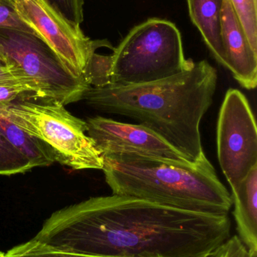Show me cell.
Masks as SVG:
<instances>
[{"mask_svg":"<svg viewBox=\"0 0 257 257\" xmlns=\"http://www.w3.org/2000/svg\"><path fill=\"white\" fill-rule=\"evenodd\" d=\"M6 257H106L88 256L53 250L41 243L31 239L19 244L5 253Z\"/></svg>","mask_w":257,"mask_h":257,"instance_id":"e0dca14e","label":"cell"},{"mask_svg":"<svg viewBox=\"0 0 257 257\" xmlns=\"http://www.w3.org/2000/svg\"><path fill=\"white\" fill-rule=\"evenodd\" d=\"M217 157L231 189L257 166L254 114L244 93L230 88L225 95L217 127Z\"/></svg>","mask_w":257,"mask_h":257,"instance_id":"52a82bcc","label":"cell"},{"mask_svg":"<svg viewBox=\"0 0 257 257\" xmlns=\"http://www.w3.org/2000/svg\"><path fill=\"white\" fill-rule=\"evenodd\" d=\"M56 13L66 20L76 30H81L84 20L83 6L84 0H42Z\"/></svg>","mask_w":257,"mask_h":257,"instance_id":"ac0fdd59","label":"cell"},{"mask_svg":"<svg viewBox=\"0 0 257 257\" xmlns=\"http://www.w3.org/2000/svg\"><path fill=\"white\" fill-rule=\"evenodd\" d=\"M85 122L88 136L102 157L138 156L181 166L199 164L190 161L156 133L139 123H122L101 116L89 117Z\"/></svg>","mask_w":257,"mask_h":257,"instance_id":"9c48e42d","label":"cell"},{"mask_svg":"<svg viewBox=\"0 0 257 257\" xmlns=\"http://www.w3.org/2000/svg\"><path fill=\"white\" fill-rule=\"evenodd\" d=\"M111 84L126 86L164 79L187 70L181 32L175 24L152 18L136 26L111 54Z\"/></svg>","mask_w":257,"mask_h":257,"instance_id":"277c9868","label":"cell"},{"mask_svg":"<svg viewBox=\"0 0 257 257\" xmlns=\"http://www.w3.org/2000/svg\"><path fill=\"white\" fill-rule=\"evenodd\" d=\"M0 28L35 33L20 17L17 10L16 0H0Z\"/></svg>","mask_w":257,"mask_h":257,"instance_id":"d6986e66","label":"cell"},{"mask_svg":"<svg viewBox=\"0 0 257 257\" xmlns=\"http://www.w3.org/2000/svg\"><path fill=\"white\" fill-rule=\"evenodd\" d=\"M253 257H257V256H253Z\"/></svg>","mask_w":257,"mask_h":257,"instance_id":"cb8c5ba5","label":"cell"},{"mask_svg":"<svg viewBox=\"0 0 257 257\" xmlns=\"http://www.w3.org/2000/svg\"><path fill=\"white\" fill-rule=\"evenodd\" d=\"M221 34L226 68L244 88H256L257 54L250 46L229 0H224L223 3Z\"/></svg>","mask_w":257,"mask_h":257,"instance_id":"30bf717a","label":"cell"},{"mask_svg":"<svg viewBox=\"0 0 257 257\" xmlns=\"http://www.w3.org/2000/svg\"><path fill=\"white\" fill-rule=\"evenodd\" d=\"M250 46L257 54V0H229Z\"/></svg>","mask_w":257,"mask_h":257,"instance_id":"9a60e30c","label":"cell"},{"mask_svg":"<svg viewBox=\"0 0 257 257\" xmlns=\"http://www.w3.org/2000/svg\"><path fill=\"white\" fill-rule=\"evenodd\" d=\"M22 81L18 79L15 76L9 63H8L7 60H6V57H4L3 53L0 51V82H12V81ZM22 82H24V81H22ZM24 84H26V83H24Z\"/></svg>","mask_w":257,"mask_h":257,"instance_id":"7402d4cb","label":"cell"},{"mask_svg":"<svg viewBox=\"0 0 257 257\" xmlns=\"http://www.w3.org/2000/svg\"><path fill=\"white\" fill-rule=\"evenodd\" d=\"M229 215L112 195L53 213L33 238L67 253L106 257H208L230 237Z\"/></svg>","mask_w":257,"mask_h":257,"instance_id":"6da1fadb","label":"cell"},{"mask_svg":"<svg viewBox=\"0 0 257 257\" xmlns=\"http://www.w3.org/2000/svg\"><path fill=\"white\" fill-rule=\"evenodd\" d=\"M218 75L207 60L154 82L89 87L82 99L97 111L130 117L153 131L194 163L208 160L200 126L211 106Z\"/></svg>","mask_w":257,"mask_h":257,"instance_id":"7a4b0ae2","label":"cell"},{"mask_svg":"<svg viewBox=\"0 0 257 257\" xmlns=\"http://www.w3.org/2000/svg\"><path fill=\"white\" fill-rule=\"evenodd\" d=\"M0 105L14 123L51 151L55 162L73 170H102L104 160L88 136L86 122L64 105L27 99Z\"/></svg>","mask_w":257,"mask_h":257,"instance_id":"5b68a950","label":"cell"},{"mask_svg":"<svg viewBox=\"0 0 257 257\" xmlns=\"http://www.w3.org/2000/svg\"><path fill=\"white\" fill-rule=\"evenodd\" d=\"M31 91L22 81L0 82V104H8L19 99H30Z\"/></svg>","mask_w":257,"mask_h":257,"instance_id":"44dd1931","label":"cell"},{"mask_svg":"<svg viewBox=\"0 0 257 257\" xmlns=\"http://www.w3.org/2000/svg\"><path fill=\"white\" fill-rule=\"evenodd\" d=\"M190 18L217 61L226 68L222 42L221 17L224 0H187Z\"/></svg>","mask_w":257,"mask_h":257,"instance_id":"7c38bea8","label":"cell"},{"mask_svg":"<svg viewBox=\"0 0 257 257\" xmlns=\"http://www.w3.org/2000/svg\"><path fill=\"white\" fill-rule=\"evenodd\" d=\"M16 7L22 21L55 52L69 73L78 79L85 81L86 68L98 48H114L108 41H93L84 36L81 30L72 27L42 0H16Z\"/></svg>","mask_w":257,"mask_h":257,"instance_id":"ba28073f","label":"cell"},{"mask_svg":"<svg viewBox=\"0 0 257 257\" xmlns=\"http://www.w3.org/2000/svg\"><path fill=\"white\" fill-rule=\"evenodd\" d=\"M33 169L30 162L0 133V175L25 173Z\"/></svg>","mask_w":257,"mask_h":257,"instance_id":"5bb4252c","label":"cell"},{"mask_svg":"<svg viewBox=\"0 0 257 257\" xmlns=\"http://www.w3.org/2000/svg\"><path fill=\"white\" fill-rule=\"evenodd\" d=\"M0 51L15 76L30 87L33 100L66 105L81 100L90 87L72 76L55 52L35 33L0 28Z\"/></svg>","mask_w":257,"mask_h":257,"instance_id":"8992f818","label":"cell"},{"mask_svg":"<svg viewBox=\"0 0 257 257\" xmlns=\"http://www.w3.org/2000/svg\"><path fill=\"white\" fill-rule=\"evenodd\" d=\"M112 57L94 53L84 72V78L91 87H104L111 84Z\"/></svg>","mask_w":257,"mask_h":257,"instance_id":"2e32d148","label":"cell"},{"mask_svg":"<svg viewBox=\"0 0 257 257\" xmlns=\"http://www.w3.org/2000/svg\"><path fill=\"white\" fill-rule=\"evenodd\" d=\"M0 257H6L5 256V253H3V252H0Z\"/></svg>","mask_w":257,"mask_h":257,"instance_id":"603a6c76","label":"cell"},{"mask_svg":"<svg viewBox=\"0 0 257 257\" xmlns=\"http://www.w3.org/2000/svg\"><path fill=\"white\" fill-rule=\"evenodd\" d=\"M103 172L113 195L194 212L227 215L231 193L209 160L181 166L131 155L104 156Z\"/></svg>","mask_w":257,"mask_h":257,"instance_id":"3957f363","label":"cell"},{"mask_svg":"<svg viewBox=\"0 0 257 257\" xmlns=\"http://www.w3.org/2000/svg\"><path fill=\"white\" fill-rule=\"evenodd\" d=\"M238 235L229 237L208 257H253Z\"/></svg>","mask_w":257,"mask_h":257,"instance_id":"ffe728a7","label":"cell"},{"mask_svg":"<svg viewBox=\"0 0 257 257\" xmlns=\"http://www.w3.org/2000/svg\"><path fill=\"white\" fill-rule=\"evenodd\" d=\"M231 197L238 237L250 253L257 256V166L232 189Z\"/></svg>","mask_w":257,"mask_h":257,"instance_id":"8fae6325","label":"cell"},{"mask_svg":"<svg viewBox=\"0 0 257 257\" xmlns=\"http://www.w3.org/2000/svg\"><path fill=\"white\" fill-rule=\"evenodd\" d=\"M0 133L31 163L33 168L51 166L55 162L51 151L37 139L14 123L0 105Z\"/></svg>","mask_w":257,"mask_h":257,"instance_id":"4fadbf2b","label":"cell"}]
</instances>
